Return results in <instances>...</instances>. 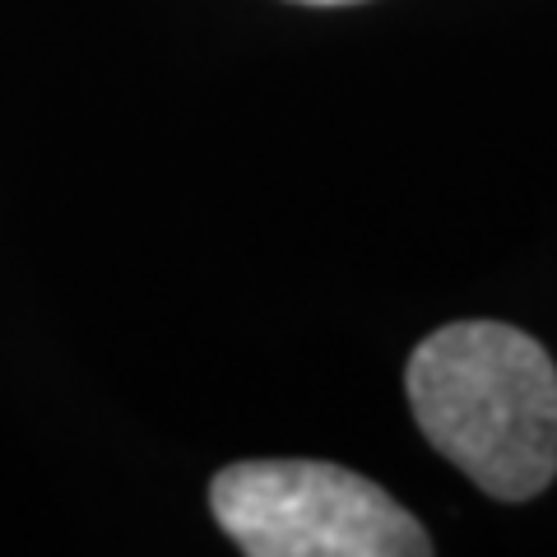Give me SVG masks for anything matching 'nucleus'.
<instances>
[{"label":"nucleus","mask_w":557,"mask_h":557,"mask_svg":"<svg viewBox=\"0 0 557 557\" xmlns=\"http://www.w3.org/2000/svg\"><path fill=\"white\" fill-rule=\"evenodd\" d=\"M423 437L487 497L530 502L557 479V368L507 321H456L409 354Z\"/></svg>","instance_id":"1"},{"label":"nucleus","mask_w":557,"mask_h":557,"mask_svg":"<svg viewBox=\"0 0 557 557\" xmlns=\"http://www.w3.org/2000/svg\"><path fill=\"white\" fill-rule=\"evenodd\" d=\"M219 530L251 557H428L423 525L372 479L325 460H237L209 483Z\"/></svg>","instance_id":"2"},{"label":"nucleus","mask_w":557,"mask_h":557,"mask_svg":"<svg viewBox=\"0 0 557 557\" xmlns=\"http://www.w3.org/2000/svg\"><path fill=\"white\" fill-rule=\"evenodd\" d=\"M293 5H317V10H335V5H362V0H293Z\"/></svg>","instance_id":"3"}]
</instances>
